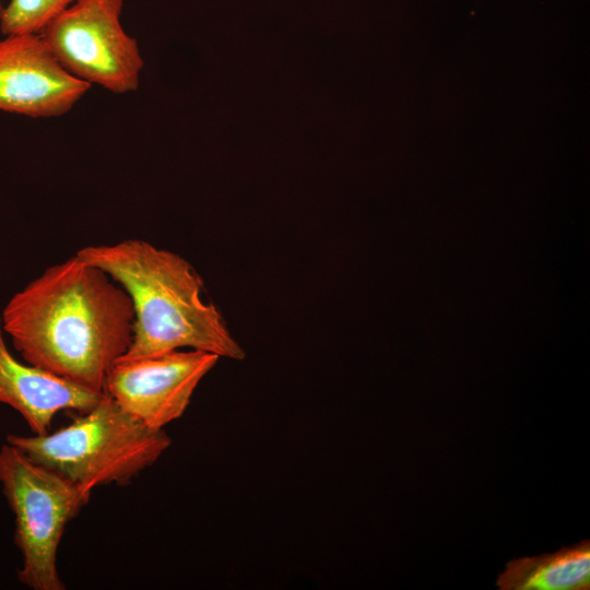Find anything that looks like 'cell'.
Segmentation results:
<instances>
[{"label":"cell","mask_w":590,"mask_h":590,"mask_svg":"<svg viewBox=\"0 0 590 590\" xmlns=\"http://www.w3.org/2000/svg\"><path fill=\"white\" fill-rule=\"evenodd\" d=\"M0 317L24 362L97 393L128 351L134 322L127 292L76 255L46 268Z\"/></svg>","instance_id":"6da1fadb"},{"label":"cell","mask_w":590,"mask_h":590,"mask_svg":"<svg viewBox=\"0 0 590 590\" xmlns=\"http://www.w3.org/2000/svg\"><path fill=\"white\" fill-rule=\"evenodd\" d=\"M75 255L106 272L132 302V341L119 359L181 349L246 357L220 310L202 298L203 282L181 256L141 239L88 245Z\"/></svg>","instance_id":"7a4b0ae2"},{"label":"cell","mask_w":590,"mask_h":590,"mask_svg":"<svg viewBox=\"0 0 590 590\" xmlns=\"http://www.w3.org/2000/svg\"><path fill=\"white\" fill-rule=\"evenodd\" d=\"M7 441L90 494L99 485L128 483L154 464L172 442L164 429L148 427L106 393L58 430L10 434Z\"/></svg>","instance_id":"3957f363"},{"label":"cell","mask_w":590,"mask_h":590,"mask_svg":"<svg viewBox=\"0 0 590 590\" xmlns=\"http://www.w3.org/2000/svg\"><path fill=\"white\" fill-rule=\"evenodd\" d=\"M0 484L15 520L19 581L32 590H64L57 568L59 544L91 494L8 441L0 447Z\"/></svg>","instance_id":"277c9868"},{"label":"cell","mask_w":590,"mask_h":590,"mask_svg":"<svg viewBox=\"0 0 590 590\" xmlns=\"http://www.w3.org/2000/svg\"><path fill=\"white\" fill-rule=\"evenodd\" d=\"M125 0H76L39 33L59 64L107 92L138 91L144 66L138 40L121 24Z\"/></svg>","instance_id":"5b68a950"},{"label":"cell","mask_w":590,"mask_h":590,"mask_svg":"<svg viewBox=\"0 0 590 590\" xmlns=\"http://www.w3.org/2000/svg\"><path fill=\"white\" fill-rule=\"evenodd\" d=\"M220 357L198 350L118 359L105 380V393L150 428L164 429L188 408L200 381Z\"/></svg>","instance_id":"8992f818"},{"label":"cell","mask_w":590,"mask_h":590,"mask_svg":"<svg viewBox=\"0 0 590 590\" xmlns=\"http://www.w3.org/2000/svg\"><path fill=\"white\" fill-rule=\"evenodd\" d=\"M91 85L68 73L38 33L0 38V111L28 118L64 116Z\"/></svg>","instance_id":"52a82bcc"},{"label":"cell","mask_w":590,"mask_h":590,"mask_svg":"<svg viewBox=\"0 0 590 590\" xmlns=\"http://www.w3.org/2000/svg\"><path fill=\"white\" fill-rule=\"evenodd\" d=\"M104 396L14 357L5 343L0 317V403L16 411L33 435L48 433L60 411L83 413Z\"/></svg>","instance_id":"ba28073f"},{"label":"cell","mask_w":590,"mask_h":590,"mask_svg":"<svg viewBox=\"0 0 590 590\" xmlns=\"http://www.w3.org/2000/svg\"><path fill=\"white\" fill-rule=\"evenodd\" d=\"M496 586L499 590H589L590 541L511 559L498 575Z\"/></svg>","instance_id":"9c48e42d"},{"label":"cell","mask_w":590,"mask_h":590,"mask_svg":"<svg viewBox=\"0 0 590 590\" xmlns=\"http://www.w3.org/2000/svg\"><path fill=\"white\" fill-rule=\"evenodd\" d=\"M76 0H10L0 11L2 35L40 33Z\"/></svg>","instance_id":"30bf717a"},{"label":"cell","mask_w":590,"mask_h":590,"mask_svg":"<svg viewBox=\"0 0 590 590\" xmlns=\"http://www.w3.org/2000/svg\"><path fill=\"white\" fill-rule=\"evenodd\" d=\"M2 8H3V7H2V4H1V0H0V11H1V9H2Z\"/></svg>","instance_id":"8fae6325"}]
</instances>
